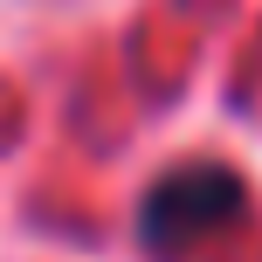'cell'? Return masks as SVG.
<instances>
[{
  "label": "cell",
  "instance_id": "obj_1",
  "mask_svg": "<svg viewBox=\"0 0 262 262\" xmlns=\"http://www.w3.org/2000/svg\"><path fill=\"white\" fill-rule=\"evenodd\" d=\"M242 207V180L228 166H186V172H172V180H159L152 193H145V207H138V221H145V235L159 242V249H180V242H193V235H207L214 221H228V214Z\"/></svg>",
  "mask_w": 262,
  "mask_h": 262
}]
</instances>
